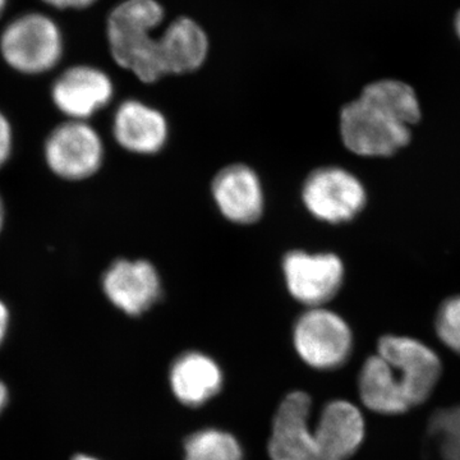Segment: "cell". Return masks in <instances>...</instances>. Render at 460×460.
Returning <instances> with one entry per match:
<instances>
[{"label":"cell","instance_id":"6da1fadb","mask_svg":"<svg viewBox=\"0 0 460 460\" xmlns=\"http://www.w3.org/2000/svg\"><path fill=\"white\" fill-rule=\"evenodd\" d=\"M164 12L155 0H127L108 20L111 56L122 68L145 84L156 83L166 75L198 71L208 56L204 30L190 18H178L164 35L151 32L162 23Z\"/></svg>","mask_w":460,"mask_h":460},{"label":"cell","instance_id":"7a4b0ae2","mask_svg":"<svg viewBox=\"0 0 460 460\" xmlns=\"http://www.w3.org/2000/svg\"><path fill=\"white\" fill-rule=\"evenodd\" d=\"M416 93L402 81H377L341 111L339 129L348 150L367 157L390 156L407 146L411 126L419 122Z\"/></svg>","mask_w":460,"mask_h":460},{"label":"cell","instance_id":"3957f363","mask_svg":"<svg viewBox=\"0 0 460 460\" xmlns=\"http://www.w3.org/2000/svg\"><path fill=\"white\" fill-rule=\"evenodd\" d=\"M3 58L12 68L27 75L50 71L63 54L62 33L50 17L27 13L9 23L0 39Z\"/></svg>","mask_w":460,"mask_h":460},{"label":"cell","instance_id":"277c9868","mask_svg":"<svg viewBox=\"0 0 460 460\" xmlns=\"http://www.w3.org/2000/svg\"><path fill=\"white\" fill-rule=\"evenodd\" d=\"M293 341L302 361L316 370H337L349 359L353 334L347 321L325 307L308 308L296 320Z\"/></svg>","mask_w":460,"mask_h":460},{"label":"cell","instance_id":"5b68a950","mask_svg":"<svg viewBox=\"0 0 460 460\" xmlns=\"http://www.w3.org/2000/svg\"><path fill=\"white\" fill-rule=\"evenodd\" d=\"M377 354L392 366L411 408L429 401L443 375L434 349L414 338L387 334L378 339Z\"/></svg>","mask_w":460,"mask_h":460},{"label":"cell","instance_id":"8992f818","mask_svg":"<svg viewBox=\"0 0 460 460\" xmlns=\"http://www.w3.org/2000/svg\"><path fill=\"white\" fill-rule=\"evenodd\" d=\"M302 201L317 220L341 224L361 213L366 205V190L352 172L338 166H323L305 178Z\"/></svg>","mask_w":460,"mask_h":460},{"label":"cell","instance_id":"52a82bcc","mask_svg":"<svg viewBox=\"0 0 460 460\" xmlns=\"http://www.w3.org/2000/svg\"><path fill=\"white\" fill-rule=\"evenodd\" d=\"M104 142L84 120H68L50 133L45 142V160L50 171L66 181L93 177L104 163Z\"/></svg>","mask_w":460,"mask_h":460},{"label":"cell","instance_id":"ba28073f","mask_svg":"<svg viewBox=\"0 0 460 460\" xmlns=\"http://www.w3.org/2000/svg\"><path fill=\"white\" fill-rule=\"evenodd\" d=\"M281 269L288 292L308 308L323 307L337 296L344 280L343 261L334 253L290 251Z\"/></svg>","mask_w":460,"mask_h":460},{"label":"cell","instance_id":"9c48e42d","mask_svg":"<svg viewBox=\"0 0 460 460\" xmlns=\"http://www.w3.org/2000/svg\"><path fill=\"white\" fill-rule=\"evenodd\" d=\"M313 401L304 392L286 396L272 422L269 454L272 460H328L316 428H311Z\"/></svg>","mask_w":460,"mask_h":460},{"label":"cell","instance_id":"30bf717a","mask_svg":"<svg viewBox=\"0 0 460 460\" xmlns=\"http://www.w3.org/2000/svg\"><path fill=\"white\" fill-rule=\"evenodd\" d=\"M109 301L129 316L146 313L162 296V280L146 260L120 259L111 263L102 278Z\"/></svg>","mask_w":460,"mask_h":460},{"label":"cell","instance_id":"8fae6325","mask_svg":"<svg viewBox=\"0 0 460 460\" xmlns=\"http://www.w3.org/2000/svg\"><path fill=\"white\" fill-rule=\"evenodd\" d=\"M114 86L102 69L77 66L66 69L51 89L54 105L69 120L87 122L93 115L111 104Z\"/></svg>","mask_w":460,"mask_h":460},{"label":"cell","instance_id":"7c38bea8","mask_svg":"<svg viewBox=\"0 0 460 460\" xmlns=\"http://www.w3.org/2000/svg\"><path fill=\"white\" fill-rule=\"evenodd\" d=\"M211 195L230 223L250 226L262 217L265 193L259 174L246 164H230L217 172Z\"/></svg>","mask_w":460,"mask_h":460},{"label":"cell","instance_id":"4fadbf2b","mask_svg":"<svg viewBox=\"0 0 460 460\" xmlns=\"http://www.w3.org/2000/svg\"><path fill=\"white\" fill-rule=\"evenodd\" d=\"M113 136L128 153L155 155L168 142L169 124L156 108L140 100H126L115 111Z\"/></svg>","mask_w":460,"mask_h":460},{"label":"cell","instance_id":"5bb4252c","mask_svg":"<svg viewBox=\"0 0 460 460\" xmlns=\"http://www.w3.org/2000/svg\"><path fill=\"white\" fill-rule=\"evenodd\" d=\"M314 428L328 460L349 459L365 441V417L350 402H328L321 411Z\"/></svg>","mask_w":460,"mask_h":460},{"label":"cell","instance_id":"9a60e30c","mask_svg":"<svg viewBox=\"0 0 460 460\" xmlns=\"http://www.w3.org/2000/svg\"><path fill=\"white\" fill-rule=\"evenodd\" d=\"M358 393L363 405L381 416H402L413 410L392 366L377 353L363 363Z\"/></svg>","mask_w":460,"mask_h":460},{"label":"cell","instance_id":"2e32d148","mask_svg":"<svg viewBox=\"0 0 460 460\" xmlns=\"http://www.w3.org/2000/svg\"><path fill=\"white\" fill-rule=\"evenodd\" d=\"M175 398L187 407H199L214 398L223 386V374L210 357L198 352L183 354L171 370Z\"/></svg>","mask_w":460,"mask_h":460},{"label":"cell","instance_id":"e0dca14e","mask_svg":"<svg viewBox=\"0 0 460 460\" xmlns=\"http://www.w3.org/2000/svg\"><path fill=\"white\" fill-rule=\"evenodd\" d=\"M184 460H242L241 445L234 436L217 429H201L187 438Z\"/></svg>","mask_w":460,"mask_h":460},{"label":"cell","instance_id":"ac0fdd59","mask_svg":"<svg viewBox=\"0 0 460 460\" xmlns=\"http://www.w3.org/2000/svg\"><path fill=\"white\" fill-rule=\"evenodd\" d=\"M428 432L440 460H460V404L438 408L429 420Z\"/></svg>","mask_w":460,"mask_h":460},{"label":"cell","instance_id":"d6986e66","mask_svg":"<svg viewBox=\"0 0 460 460\" xmlns=\"http://www.w3.org/2000/svg\"><path fill=\"white\" fill-rule=\"evenodd\" d=\"M435 330L445 347L460 356V296H452L440 305Z\"/></svg>","mask_w":460,"mask_h":460},{"label":"cell","instance_id":"ffe728a7","mask_svg":"<svg viewBox=\"0 0 460 460\" xmlns=\"http://www.w3.org/2000/svg\"><path fill=\"white\" fill-rule=\"evenodd\" d=\"M12 146H13V133H12L11 123L0 111V168L8 162Z\"/></svg>","mask_w":460,"mask_h":460},{"label":"cell","instance_id":"44dd1931","mask_svg":"<svg viewBox=\"0 0 460 460\" xmlns=\"http://www.w3.org/2000/svg\"><path fill=\"white\" fill-rule=\"evenodd\" d=\"M51 7L66 9V8H86L96 2V0H42Z\"/></svg>","mask_w":460,"mask_h":460},{"label":"cell","instance_id":"7402d4cb","mask_svg":"<svg viewBox=\"0 0 460 460\" xmlns=\"http://www.w3.org/2000/svg\"><path fill=\"white\" fill-rule=\"evenodd\" d=\"M9 323V313L5 305L0 301V344H2L3 339L5 337L7 332Z\"/></svg>","mask_w":460,"mask_h":460},{"label":"cell","instance_id":"603a6c76","mask_svg":"<svg viewBox=\"0 0 460 460\" xmlns=\"http://www.w3.org/2000/svg\"><path fill=\"white\" fill-rule=\"evenodd\" d=\"M7 389H5V386L3 385L2 383H0V411L4 408L5 402H7Z\"/></svg>","mask_w":460,"mask_h":460},{"label":"cell","instance_id":"cb8c5ba5","mask_svg":"<svg viewBox=\"0 0 460 460\" xmlns=\"http://www.w3.org/2000/svg\"><path fill=\"white\" fill-rule=\"evenodd\" d=\"M3 224H4V205L0 198V232H2Z\"/></svg>","mask_w":460,"mask_h":460},{"label":"cell","instance_id":"d4e9b609","mask_svg":"<svg viewBox=\"0 0 460 460\" xmlns=\"http://www.w3.org/2000/svg\"><path fill=\"white\" fill-rule=\"evenodd\" d=\"M5 5H7V0H0V16L4 12Z\"/></svg>","mask_w":460,"mask_h":460},{"label":"cell","instance_id":"484cf974","mask_svg":"<svg viewBox=\"0 0 460 460\" xmlns=\"http://www.w3.org/2000/svg\"><path fill=\"white\" fill-rule=\"evenodd\" d=\"M74 460H98L95 458H93V456H77Z\"/></svg>","mask_w":460,"mask_h":460},{"label":"cell","instance_id":"4316f807","mask_svg":"<svg viewBox=\"0 0 460 460\" xmlns=\"http://www.w3.org/2000/svg\"><path fill=\"white\" fill-rule=\"evenodd\" d=\"M456 31H458L459 36H460V13L458 14V17H456Z\"/></svg>","mask_w":460,"mask_h":460}]
</instances>
